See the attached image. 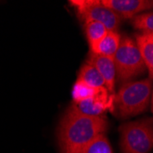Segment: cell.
I'll use <instances>...</instances> for the list:
<instances>
[{"label":"cell","instance_id":"obj_1","mask_svg":"<svg viewBox=\"0 0 153 153\" xmlns=\"http://www.w3.org/2000/svg\"><path fill=\"white\" fill-rule=\"evenodd\" d=\"M108 122L104 117L82 115L70 107L59 126V144L62 153H82L94 137L104 134Z\"/></svg>","mask_w":153,"mask_h":153},{"label":"cell","instance_id":"obj_2","mask_svg":"<svg viewBox=\"0 0 153 153\" xmlns=\"http://www.w3.org/2000/svg\"><path fill=\"white\" fill-rule=\"evenodd\" d=\"M151 94L152 81L149 78L124 83L114 97L118 115L125 118L142 113L149 105Z\"/></svg>","mask_w":153,"mask_h":153},{"label":"cell","instance_id":"obj_3","mask_svg":"<svg viewBox=\"0 0 153 153\" xmlns=\"http://www.w3.org/2000/svg\"><path fill=\"white\" fill-rule=\"evenodd\" d=\"M122 153H148L153 146L152 118L123 124L119 128Z\"/></svg>","mask_w":153,"mask_h":153},{"label":"cell","instance_id":"obj_4","mask_svg":"<svg viewBox=\"0 0 153 153\" xmlns=\"http://www.w3.org/2000/svg\"><path fill=\"white\" fill-rule=\"evenodd\" d=\"M113 60L116 76L122 82L131 80L147 70L135 40L128 36L121 38Z\"/></svg>","mask_w":153,"mask_h":153},{"label":"cell","instance_id":"obj_5","mask_svg":"<svg viewBox=\"0 0 153 153\" xmlns=\"http://www.w3.org/2000/svg\"><path fill=\"white\" fill-rule=\"evenodd\" d=\"M70 4L75 8L82 21H95L103 24L108 31H117L122 19L98 0H73Z\"/></svg>","mask_w":153,"mask_h":153},{"label":"cell","instance_id":"obj_6","mask_svg":"<svg viewBox=\"0 0 153 153\" xmlns=\"http://www.w3.org/2000/svg\"><path fill=\"white\" fill-rule=\"evenodd\" d=\"M114 97L115 94H110L106 87H101L94 96L79 103H74L71 107L82 115L100 117L113 108Z\"/></svg>","mask_w":153,"mask_h":153},{"label":"cell","instance_id":"obj_7","mask_svg":"<svg viewBox=\"0 0 153 153\" xmlns=\"http://www.w3.org/2000/svg\"><path fill=\"white\" fill-rule=\"evenodd\" d=\"M101 3L114 11L121 19H133L145 10H150L153 7L151 0H102Z\"/></svg>","mask_w":153,"mask_h":153},{"label":"cell","instance_id":"obj_8","mask_svg":"<svg viewBox=\"0 0 153 153\" xmlns=\"http://www.w3.org/2000/svg\"><path fill=\"white\" fill-rule=\"evenodd\" d=\"M87 62L92 64L103 77L105 87L110 94H115L116 85V68L114 60L111 57L102 56V55L90 53Z\"/></svg>","mask_w":153,"mask_h":153},{"label":"cell","instance_id":"obj_9","mask_svg":"<svg viewBox=\"0 0 153 153\" xmlns=\"http://www.w3.org/2000/svg\"><path fill=\"white\" fill-rule=\"evenodd\" d=\"M120 40L121 36L117 31H107L100 40L90 46L91 52L113 58L118 49Z\"/></svg>","mask_w":153,"mask_h":153},{"label":"cell","instance_id":"obj_10","mask_svg":"<svg viewBox=\"0 0 153 153\" xmlns=\"http://www.w3.org/2000/svg\"><path fill=\"white\" fill-rule=\"evenodd\" d=\"M136 45L149 72V78L153 76V33H141L136 35Z\"/></svg>","mask_w":153,"mask_h":153},{"label":"cell","instance_id":"obj_11","mask_svg":"<svg viewBox=\"0 0 153 153\" xmlns=\"http://www.w3.org/2000/svg\"><path fill=\"white\" fill-rule=\"evenodd\" d=\"M77 80L93 88L105 87V82L99 72L87 62L82 66Z\"/></svg>","mask_w":153,"mask_h":153},{"label":"cell","instance_id":"obj_12","mask_svg":"<svg viewBox=\"0 0 153 153\" xmlns=\"http://www.w3.org/2000/svg\"><path fill=\"white\" fill-rule=\"evenodd\" d=\"M83 27H85V32L89 46H92L98 40H100L108 31L103 24L95 21H85L83 22Z\"/></svg>","mask_w":153,"mask_h":153},{"label":"cell","instance_id":"obj_13","mask_svg":"<svg viewBox=\"0 0 153 153\" xmlns=\"http://www.w3.org/2000/svg\"><path fill=\"white\" fill-rule=\"evenodd\" d=\"M82 153H113L106 136L100 134L83 149Z\"/></svg>","mask_w":153,"mask_h":153},{"label":"cell","instance_id":"obj_14","mask_svg":"<svg viewBox=\"0 0 153 153\" xmlns=\"http://www.w3.org/2000/svg\"><path fill=\"white\" fill-rule=\"evenodd\" d=\"M99 88H93L82 82L77 80L76 82L74 83V88H73V98H74V103H79L81 101L86 100L90 97L94 96Z\"/></svg>","mask_w":153,"mask_h":153},{"label":"cell","instance_id":"obj_15","mask_svg":"<svg viewBox=\"0 0 153 153\" xmlns=\"http://www.w3.org/2000/svg\"><path fill=\"white\" fill-rule=\"evenodd\" d=\"M132 24L136 30L143 33H153V13L152 11L138 14L132 19Z\"/></svg>","mask_w":153,"mask_h":153}]
</instances>
